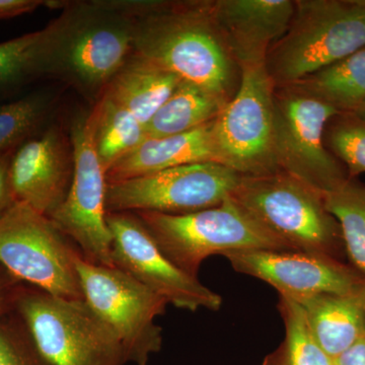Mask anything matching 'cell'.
Masks as SVG:
<instances>
[{
	"instance_id": "ffe728a7",
	"label": "cell",
	"mask_w": 365,
	"mask_h": 365,
	"mask_svg": "<svg viewBox=\"0 0 365 365\" xmlns=\"http://www.w3.org/2000/svg\"><path fill=\"white\" fill-rule=\"evenodd\" d=\"M227 103L200 86L182 81L145 126V138L194 130L212 122Z\"/></svg>"
},
{
	"instance_id": "277c9868",
	"label": "cell",
	"mask_w": 365,
	"mask_h": 365,
	"mask_svg": "<svg viewBox=\"0 0 365 365\" xmlns=\"http://www.w3.org/2000/svg\"><path fill=\"white\" fill-rule=\"evenodd\" d=\"M232 199L290 251L339 259V222L324 195L287 173L242 176ZM340 260V259H339Z\"/></svg>"
},
{
	"instance_id": "d6986e66",
	"label": "cell",
	"mask_w": 365,
	"mask_h": 365,
	"mask_svg": "<svg viewBox=\"0 0 365 365\" xmlns=\"http://www.w3.org/2000/svg\"><path fill=\"white\" fill-rule=\"evenodd\" d=\"M181 81L173 72L132 52L103 93L124 106L145 127Z\"/></svg>"
},
{
	"instance_id": "484cf974",
	"label": "cell",
	"mask_w": 365,
	"mask_h": 365,
	"mask_svg": "<svg viewBox=\"0 0 365 365\" xmlns=\"http://www.w3.org/2000/svg\"><path fill=\"white\" fill-rule=\"evenodd\" d=\"M47 30L45 28L0 43V93L16 90L42 78L41 61Z\"/></svg>"
},
{
	"instance_id": "7c38bea8",
	"label": "cell",
	"mask_w": 365,
	"mask_h": 365,
	"mask_svg": "<svg viewBox=\"0 0 365 365\" xmlns=\"http://www.w3.org/2000/svg\"><path fill=\"white\" fill-rule=\"evenodd\" d=\"M74 170L66 200L48 216L78 246L83 258L97 265L114 267L112 235L107 225V179L95 146L88 114L71 122Z\"/></svg>"
},
{
	"instance_id": "7a4b0ae2",
	"label": "cell",
	"mask_w": 365,
	"mask_h": 365,
	"mask_svg": "<svg viewBox=\"0 0 365 365\" xmlns=\"http://www.w3.org/2000/svg\"><path fill=\"white\" fill-rule=\"evenodd\" d=\"M63 9L46 26L41 76L96 103L133 52V21L122 0L46 1Z\"/></svg>"
},
{
	"instance_id": "4316f807",
	"label": "cell",
	"mask_w": 365,
	"mask_h": 365,
	"mask_svg": "<svg viewBox=\"0 0 365 365\" xmlns=\"http://www.w3.org/2000/svg\"><path fill=\"white\" fill-rule=\"evenodd\" d=\"M327 148L347 170L349 179L365 173V121L352 114H338L325 130Z\"/></svg>"
},
{
	"instance_id": "30bf717a",
	"label": "cell",
	"mask_w": 365,
	"mask_h": 365,
	"mask_svg": "<svg viewBox=\"0 0 365 365\" xmlns=\"http://www.w3.org/2000/svg\"><path fill=\"white\" fill-rule=\"evenodd\" d=\"M241 83L212 124L215 162L241 176L279 172L274 157V88L265 64L241 67Z\"/></svg>"
},
{
	"instance_id": "44dd1931",
	"label": "cell",
	"mask_w": 365,
	"mask_h": 365,
	"mask_svg": "<svg viewBox=\"0 0 365 365\" xmlns=\"http://www.w3.org/2000/svg\"><path fill=\"white\" fill-rule=\"evenodd\" d=\"M93 146L108 170L145 139V127L124 106L103 93L88 113Z\"/></svg>"
},
{
	"instance_id": "ba28073f",
	"label": "cell",
	"mask_w": 365,
	"mask_h": 365,
	"mask_svg": "<svg viewBox=\"0 0 365 365\" xmlns=\"http://www.w3.org/2000/svg\"><path fill=\"white\" fill-rule=\"evenodd\" d=\"M274 157L278 169L326 195L349 180L325 143L331 119L340 114L297 86L273 93Z\"/></svg>"
},
{
	"instance_id": "f1b7e54d",
	"label": "cell",
	"mask_w": 365,
	"mask_h": 365,
	"mask_svg": "<svg viewBox=\"0 0 365 365\" xmlns=\"http://www.w3.org/2000/svg\"><path fill=\"white\" fill-rule=\"evenodd\" d=\"M23 284L0 265V319L16 311V299Z\"/></svg>"
},
{
	"instance_id": "1f68e13d",
	"label": "cell",
	"mask_w": 365,
	"mask_h": 365,
	"mask_svg": "<svg viewBox=\"0 0 365 365\" xmlns=\"http://www.w3.org/2000/svg\"><path fill=\"white\" fill-rule=\"evenodd\" d=\"M334 365H365V335L343 352Z\"/></svg>"
},
{
	"instance_id": "83f0119b",
	"label": "cell",
	"mask_w": 365,
	"mask_h": 365,
	"mask_svg": "<svg viewBox=\"0 0 365 365\" xmlns=\"http://www.w3.org/2000/svg\"><path fill=\"white\" fill-rule=\"evenodd\" d=\"M0 365H51L16 311L0 319Z\"/></svg>"
},
{
	"instance_id": "9a60e30c",
	"label": "cell",
	"mask_w": 365,
	"mask_h": 365,
	"mask_svg": "<svg viewBox=\"0 0 365 365\" xmlns=\"http://www.w3.org/2000/svg\"><path fill=\"white\" fill-rule=\"evenodd\" d=\"M71 136L56 125L26 139L11 155V187L16 202L50 216L66 200L73 178Z\"/></svg>"
},
{
	"instance_id": "4dcf8cb0",
	"label": "cell",
	"mask_w": 365,
	"mask_h": 365,
	"mask_svg": "<svg viewBox=\"0 0 365 365\" xmlns=\"http://www.w3.org/2000/svg\"><path fill=\"white\" fill-rule=\"evenodd\" d=\"M43 6L46 1L42 0H0V20L30 14Z\"/></svg>"
},
{
	"instance_id": "9c48e42d",
	"label": "cell",
	"mask_w": 365,
	"mask_h": 365,
	"mask_svg": "<svg viewBox=\"0 0 365 365\" xmlns=\"http://www.w3.org/2000/svg\"><path fill=\"white\" fill-rule=\"evenodd\" d=\"M83 299L123 347L127 362L148 365L162 350L163 329L155 324L169 302L116 267L76 260Z\"/></svg>"
},
{
	"instance_id": "603a6c76",
	"label": "cell",
	"mask_w": 365,
	"mask_h": 365,
	"mask_svg": "<svg viewBox=\"0 0 365 365\" xmlns=\"http://www.w3.org/2000/svg\"><path fill=\"white\" fill-rule=\"evenodd\" d=\"M329 212L339 222L343 242L354 268L365 279V186L349 179L324 195Z\"/></svg>"
},
{
	"instance_id": "d6a6232c",
	"label": "cell",
	"mask_w": 365,
	"mask_h": 365,
	"mask_svg": "<svg viewBox=\"0 0 365 365\" xmlns=\"http://www.w3.org/2000/svg\"><path fill=\"white\" fill-rule=\"evenodd\" d=\"M352 115L365 121V100L360 104L359 107L355 110V112L352 113Z\"/></svg>"
},
{
	"instance_id": "5b68a950",
	"label": "cell",
	"mask_w": 365,
	"mask_h": 365,
	"mask_svg": "<svg viewBox=\"0 0 365 365\" xmlns=\"http://www.w3.org/2000/svg\"><path fill=\"white\" fill-rule=\"evenodd\" d=\"M133 213L140 218L165 256L195 277L202 262L213 255L258 250L290 251L232 197L215 207L188 215Z\"/></svg>"
},
{
	"instance_id": "6da1fadb",
	"label": "cell",
	"mask_w": 365,
	"mask_h": 365,
	"mask_svg": "<svg viewBox=\"0 0 365 365\" xmlns=\"http://www.w3.org/2000/svg\"><path fill=\"white\" fill-rule=\"evenodd\" d=\"M133 21V52L230 102L241 67L213 20L211 0L124 1Z\"/></svg>"
},
{
	"instance_id": "8fae6325",
	"label": "cell",
	"mask_w": 365,
	"mask_h": 365,
	"mask_svg": "<svg viewBox=\"0 0 365 365\" xmlns=\"http://www.w3.org/2000/svg\"><path fill=\"white\" fill-rule=\"evenodd\" d=\"M241 175L216 162L190 163L108 182L107 212L188 215L215 207L232 196Z\"/></svg>"
},
{
	"instance_id": "d4e9b609",
	"label": "cell",
	"mask_w": 365,
	"mask_h": 365,
	"mask_svg": "<svg viewBox=\"0 0 365 365\" xmlns=\"http://www.w3.org/2000/svg\"><path fill=\"white\" fill-rule=\"evenodd\" d=\"M54 106L47 91H34L16 100L0 103V153L20 144L45 128Z\"/></svg>"
},
{
	"instance_id": "cb8c5ba5",
	"label": "cell",
	"mask_w": 365,
	"mask_h": 365,
	"mask_svg": "<svg viewBox=\"0 0 365 365\" xmlns=\"http://www.w3.org/2000/svg\"><path fill=\"white\" fill-rule=\"evenodd\" d=\"M278 309L285 327V337L268 354L263 365H334L314 339L304 309L297 302L280 297Z\"/></svg>"
},
{
	"instance_id": "52a82bcc",
	"label": "cell",
	"mask_w": 365,
	"mask_h": 365,
	"mask_svg": "<svg viewBox=\"0 0 365 365\" xmlns=\"http://www.w3.org/2000/svg\"><path fill=\"white\" fill-rule=\"evenodd\" d=\"M76 244L48 216L16 202L0 216V265L14 278L64 299H85Z\"/></svg>"
},
{
	"instance_id": "ac0fdd59",
	"label": "cell",
	"mask_w": 365,
	"mask_h": 365,
	"mask_svg": "<svg viewBox=\"0 0 365 365\" xmlns=\"http://www.w3.org/2000/svg\"><path fill=\"white\" fill-rule=\"evenodd\" d=\"M314 339L335 361L365 335V287L349 294H321L297 302Z\"/></svg>"
},
{
	"instance_id": "8992f818",
	"label": "cell",
	"mask_w": 365,
	"mask_h": 365,
	"mask_svg": "<svg viewBox=\"0 0 365 365\" xmlns=\"http://www.w3.org/2000/svg\"><path fill=\"white\" fill-rule=\"evenodd\" d=\"M16 312L51 365H124L116 335L85 299H64L24 283Z\"/></svg>"
},
{
	"instance_id": "4fadbf2b",
	"label": "cell",
	"mask_w": 365,
	"mask_h": 365,
	"mask_svg": "<svg viewBox=\"0 0 365 365\" xmlns=\"http://www.w3.org/2000/svg\"><path fill=\"white\" fill-rule=\"evenodd\" d=\"M114 267L128 274L169 304L196 312L218 311L222 297L169 260L133 212H107Z\"/></svg>"
},
{
	"instance_id": "5bb4252c",
	"label": "cell",
	"mask_w": 365,
	"mask_h": 365,
	"mask_svg": "<svg viewBox=\"0 0 365 365\" xmlns=\"http://www.w3.org/2000/svg\"><path fill=\"white\" fill-rule=\"evenodd\" d=\"M225 258L237 272L268 283L295 302L321 294H349L365 287L359 271L339 259L297 251L232 252Z\"/></svg>"
},
{
	"instance_id": "e0dca14e",
	"label": "cell",
	"mask_w": 365,
	"mask_h": 365,
	"mask_svg": "<svg viewBox=\"0 0 365 365\" xmlns=\"http://www.w3.org/2000/svg\"><path fill=\"white\" fill-rule=\"evenodd\" d=\"M213 121L178 135L144 139L108 170L106 173L107 182L153 174L190 163L215 162Z\"/></svg>"
},
{
	"instance_id": "3957f363",
	"label": "cell",
	"mask_w": 365,
	"mask_h": 365,
	"mask_svg": "<svg viewBox=\"0 0 365 365\" xmlns=\"http://www.w3.org/2000/svg\"><path fill=\"white\" fill-rule=\"evenodd\" d=\"M365 48V0H295L287 33L268 53L274 88L294 85Z\"/></svg>"
},
{
	"instance_id": "f546056e",
	"label": "cell",
	"mask_w": 365,
	"mask_h": 365,
	"mask_svg": "<svg viewBox=\"0 0 365 365\" xmlns=\"http://www.w3.org/2000/svg\"><path fill=\"white\" fill-rule=\"evenodd\" d=\"M14 150L0 153V216L4 215L16 203L9 174Z\"/></svg>"
},
{
	"instance_id": "7402d4cb",
	"label": "cell",
	"mask_w": 365,
	"mask_h": 365,
	"mask_svg": "<svg viewBox=\"0 0 365 365\" xmlns=\"http://www.w3.org/2000/svg\"><path fill=\"white\" fill-rule=\"evenodd\" d=\"M294 85L340 114H352L365 100V48Z\"/></svg>"
},
{
	"instance_id": "2e32d148",
	"label": "cell",
	"mask_w": 365,
	"mask_h": 365,
	"mask_svg": "<svg viewBox=\"0 0 365 365\" xmlns=\"http://www.w3.org/2000/svg\"><path fill=\"white\" fill-rule=\"evenodd\" d=\"M294 9L295 0H211L216 28L240 67L265 64Z\"/></svg>"
}]
</instances>
